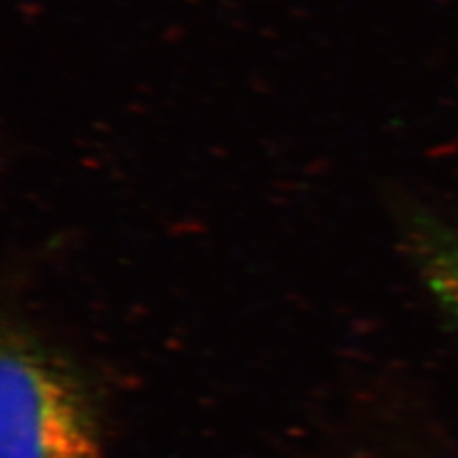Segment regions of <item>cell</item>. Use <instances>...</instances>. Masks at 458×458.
I'll return each instance as SVG.
<instances>
[{"label":"cell","instance_id":"2","mask_svg":"<svg viewBox=\"0 0 458 458\" xmlns=\"http://www.w3.org/2000/svg\"><path fill=\"white\" fill-rule=\"evenodd\" d=\"M422 276L458 333V229L424 222L414 235Z\"/></svg>","mask_w":458,"mask_h":458},{"label":"cell","instance_id":"1","mask_svg":"<svg viewBox=\"0 0 458 458\" xmlns=\"http://www.w3.org/2000/svg\"><path fill=\"white\" fill-rule=\"evenodd\" d=\"M0 458H104L98 411L62 357L20 333L0 357Z\"/></svg>","mask_w":458,"mask_h":458}]
</instances>
